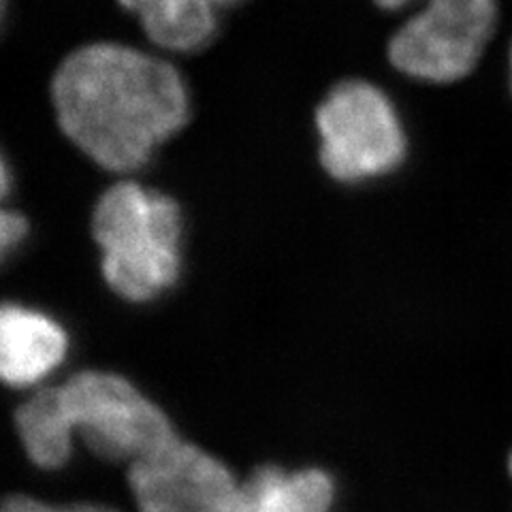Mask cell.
<instances>
[{
	"label": "cell",
	"instance_id": "obj_9",
	"mask_svg": "<svg viewBox=\"0 0 512 512\" xmlns=\"http://www.w3.org/2000/svg\"><path fill=\"white\" fill-rule=\"evenodd\" d=\"M333 498L335 485L325 470L288 472L267 463L242 480L235 512H329Z\"/></svg>",
	"mask_w": 512,
	"mask_h": 512
},
{
	"label": "cell",
	"instance_id": "obj_12",
	"mask_svg": "<svg viewBox=\"0 0 512 512\" xmlns=\"http://www.w3.org/2000/svg\"><path fill=\"white\" fill-rule=\"evenodd\" d=\"M0 512H120V510L111 508L107 504H92V502L58 506V504H47L43 500L30 498V495H24V493H13V495H7L3 502V510Z\"/></svg>",
	"mask_w": 512,
	"mask_h": 512
},
{
	"label": "cell",
	"instance_id": "obj_2",
	"mask_svg": "<svg viewBox=\"0 0 512 512\" xmlns=\"http://www.w3.org/2000/svg\"><path fill=\"white\" fill-rule=\"evenodd\" d=\"M88 239L109 291L128 306L171 295L188 271V212L167 188L120 178L96 192Z\"/></svg>",
	"mask_w": 512,
	"mask_h": 512
},
{
	"label": "cell",
	"instance_id": "obj_1",
	"mask_svg": "<svg viewBox=\"0 0 512 512\" xmlns=\"http://www.w3.org/2000/svg\"><path fill=\"white\" fill-rule=\"evenodd\" d=\"M58 135L111 180L137 178L195 120L188 75L169 56L122 39L62 54L47 82Z\"/></svg>",
	"mask_w": 512,
	"mask_h": 512
},
{
	"label": "cell",
	"instance_id": "obj_10",
	"mask_svg": "<svg viewBox=\"0 0 512 512\" xmlns=\"http://www.w3.org/2000/svg\"><path fill=\"white\" fill-rule=\"evenodd\" d=\"M24 453L41 470H60L71 459L75 434L58 408L54 387L28 395L13 412Z\"/></svg>",
	"mask_w": 512,
	"mask_h": 512
},
{
	"label": "cell",
	"instance_id": "obj_8",
	"mask_svg": "<svg viewBox=\"0 0 512 512\" xmlns=\"http://www.w3.org/2000/svg\"><path fill=\"white\" fill-rule=\"evenodd\" d=\"M137 22L154 50L165 56H199L222 39L224 15L244 0H114Z\"/></svg>",
	"mask_w": 512,
	"mask_h": 512
},
{
	"label": "cell",
	"instance_id": "obj_6",
	"mask_svg": "<svg viewBox=\"0 0 512 512\" xmlns=\"http://www.w3.org/2000/svg\"><path fill=\"white\" fill-rule=\"evenodd\" d=\"M139 512H235L239 480L227 463L182 438L128 466Z\"/></svg>",
	"mask_w": 512,
	"mask_h": 512
},
{
	"label": "cell",
	"instance_id": "obj_4",
	"mask_svg": "<svg viewBox=\"0 0 512 512\" xmlns=\"http://www.w3.org/2000/svg\"><path fill=\"white\" fill-rule=\"evenodd\" d=\"M314 158L346 188L387 180L410 160V126L393 96L363 75L335 79L312 109Z\"/></svg>",
	"mask_w": 512,
	"mask_h": 512
},
{
	"label": "cell",
	"instance_id": "obj_3",
	"mask_svg": "<svg viewBox=\"0 0 512 512\" xmlns=\"http://www.w3.org/2000/svg\"><path fill=\"white\" fill-rule=\"evenodd\" d=\"M399 18L384 39L389 67L419 86L451 88L483 67L502 24V0H372Z\"/></svg>",
	"mask_w": 512,
	"mask_h": 512
},
{
	"label": "cell",
	"instance_id": "obj_5",
	"mask_svg": "<svg viewBox=\"0 0 512 512\" xmlns=\"http://www.w3.org/2000/svg\"><path fill=\"white\" fill-rule=\"evenodd\" d=\"M54 395L75 438L103 461L133 466L180 438L169 414L118 372L79 370Z\"/></svg>",
	"mask_w": 512,
	"mask_h": 512
},
{
	"label": "cell",
	"instance_id": "obj_14",
	"mask_svg": "<svg viewBox=\"0 0 512 512\" xmlns=\"http://www.w3.org/2000/svg\"><path fill=\"white\" fill-rule=\"evenodd\" d=\"M508 472H510V476H512V453H510V457H508Z\"/></svg>",
	"mask_w": 512,
	"mask_h": 512
},
{
	"label": "cell",
	"instance_id": "obj_7",
	"mask_svg": "<svg viewBox=\"0 0 512 512\" xmlns=\"http://www.w3.org/2000/svg\"><path fill=\"white\" fill-rule=\"evenodd\" d=\"M69 331L50 312L22 299L0 308V376L11 389H30L67 361Z\"/></svg>",
	"mask_w": 512,
	"mask_h": 512
},
{
	"label": "cell",
	"instance_id": "obj_11",
	"mask_svg": "<svg viewBox=\"0 0 512 512\" xmlns=\"http://www.w3.org/2000/svg\"><path fill=\"white\" fill-rule=\"evenodd\" d=\"M32 233H35V220L13 203L3 205V212H0V256H3L5 265L18 259Z\"/></svg>",
	"mask_w": 512,
	"mask_h": 512
},
{
	"label": "cell",
	"instance_id": "obj_13",
	"mask_svg": "<svg viewBox=\"0 0 512 512\" xmlns=\"http://www.w3.org/2000/svg\"><path fill=\"white\" fill-rule=\"evenodd\" d=\"M504 73H506V88L512 96V39L506 47V60H504Z\"/></svg>",
	"mask_w": 512,
	"mask_h": 512
}]
</instances>
